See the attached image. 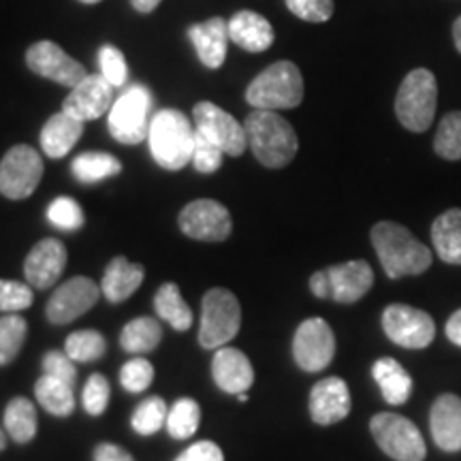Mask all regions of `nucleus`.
I'll use <instances>...</instances> for the list:
<instances>
[{
	"mask_svg": "<svg viewBox=\"0 0 461 461\" xmlns=\"http://www.w3.org/2000/svg\"><path fill=\"white\" fill-rule=\"evenodd\" d=\"M372 244L384 274L391 280L419 276L431 267L434 255L402 224L383 221L372 229Z\"/></svg>",
	"mask_w": 461,
	"mask_h": 461,
	"instance_id": "1",
	"label": "nucleus"
},
{
	"mask_svg": "<svg viewBox=\"0 0 461 461\" xmlns=\"http://www.w3.org/2000/svg\"><path fill=\"white\" fill-rule=\"evenodd\" d=\"M248 146L252 148L257 160L269 169H282L295 158L299 141L297 132L288 120L276 112L255 109L244 122Z\"/></svg>",
	"mask_w": 461,
	"mask_h": 461,
	"instance_id": "2",
	"label": "nucleus"
},
{
	"mask_svg": "<svg viewBox=\"0 0 461 461\" xmlns=\"http://www.w3.org/2000/svg\"><path fill=\"white\" fill-rule=\"evenodd\" d=\"M194 124L177 109H160L152 115L148 143L152 158L169 171H180L193 160Z\"/></svg>",
	"mask_w": 461,
	"mask_h": 461,
	"instance_id": "3",
	"label": "nucleus"
},
{
	"mask_svg": "<svg viewBox=\"0 0 461 461\" xmlns=\"http://www.w3.org/2000/svg\"><path fill=\"white\" fill-rule=\"evenodd\" d=\"M248 105L265 112L295 109L303 101V77L295 62L280 60L252 79L246 90Z\"/></svg>",
	"mask_w": 461,
	"mask_h": 461,
	"instance_id": "4",
	"label": "nucleus"
},
{
	"mask_svg": "<svg viewBox=\"0 0 461 461\" xmlns=\"http://www.w3.org/2000/svg\"><path fill=\"white\" fill-rule=\"evenodd\" d=\"M438 107V82L428 68H414L403 77L395 96V113L403 129L425 132L434 124Z\"/></svg>",
	"mask_w": 461,
	"mask_h": 461,
	"instance_id": "5",
	"label": "nucleus"
},
{
	"mask_svg": "<svg viewBox=\"0 0 461 461\" xmlns=\"http://www.w3.org/2000/svg\"><path fill=\"white\" fill-rule=\"evenodd\" d=\"M241 325V308L238 297L227 288H212L203 297L201 310L199 344L207 350L227 346L238 336Z\"/></svg>",
	"mask_w": 461,
	"mask_h": 461,
	"instance_id": "6",
	"label": "nucleus"
},
{
	"mask_svg": "<svg viewBox=\"0 0 461 461\" xmlns=\"http://www.w3.org/2000/svg\"><path fill=\"white\" fill-rule=\"evenodd\" d=\"M152 95L146 86H131L109 109V131L115 141L124 146H135L148 140L152 122Z\"/></svg>",
	"mask_w": 461,
	"mask_h": 461,
	"instance_id": "7",
	"label": "nucleus"
},
{
	"mask_svg": "<svg viewBox=\"0 0 461 461\" xmlns=\"http://www.w3.org/2000/svg\"><path fill=\"white\" fill-rule=\"evenodd\" d=\"M376 445L395 461H423L428 457L423 436L412 420L395 412H380L370 420Z\"/></svg>",
	"mask_w": 461,
	"mask_h": 461,
	"instance_id": "8",
	"label": "nucleus"
},
{
	"mask_svg": "<svg viewBox=\"0 0 461 461\" xmlns=\"http://www.w3.org/2000/svg\"><path fill=\"white\" fill-rule=\"evenodd\" d=\"M43 177V158L31 146H14L0 160V194L28 199Z\"/></svg>",
	"mask_w": 461,
	"mask_h": 461,
	"instance_id": "9",
	"label": "nucleus"
},
{
	"mask_svg": "<svg viewBox=\"0 0 461 461\" xmlns=\"http://www.w3.org/2000/svg\"><path fill=\"white\" fill-rule=\"evenodd\" d=\"M383 330L402 348H428L436 338V322L428 312L412 305L391 303L383 312Z\"/></svg>",
	"mask_w": 461,
	"mask_h": 461,
	"instance_id": "10",
	"label": "nucleus"
},
{
	"mask_svg": "<svg viewBox=\"0 0 461 461\" xmlns=\"http://www.w3.org/2000/svg\"><path fill=\"white\" fill-rule=\"evenodd\" d=\"M194 131L214 141L229 157H241L248 148V135L244 124H240L233 115L218 107L216 103L201 101L193 109Z\"/></svg>",
	"mask_w": 461,
	"mask_h": 461,
	"instance_id": "11",
	"label": "nucleus"
},
{
	"mask_svg": "<svg viewBox=\"0 0 461 461\" xmlns=\"http://www.w3.org/2000/svg\"><path fill=\"white\" fill-rule=\"evenodd\" d=\"M336 355V336L322 319H308L293 338V357L303 372H322Z\"/></svg>",
	"mask_w": 461,
	"mask_h": 461,
	"instance_id": "12",
	"label": "nucleus"
},
{
	"mask_svg": "<svg viewBox=\"0 0 461 461\" xmlns=\"http://www.w3.org/2000/svg\"><path fill=\"white\" fill-rule=\"evenodd\" d=\"M180 229L190 240L224 241L233 230L229 210L212 199L190 201L180 214Z\"/></svg>",
	"mask_w": 461,
	"mask_h": 461,
	"instance_id": "13",
	"label": "nucleus"
},
{
	"mask_svg": "<svg viewBox=\"0 0 461 461\" xmlns=\"http://www.w3.org/2000/svg\"><path fill=\"white\" fill-rule=\"evenodd\" d=\"M26 65L32 73L67 86V88H75L88 77V71L54 41H39L31 45L26 51Z\"/></svg>",
	"mask_w": 461,
	"mask_h": 461,
	"instance_id": "14",
	"label": "nucleus"
},
{
	"mask_svg": "<svg viewBox=\"0 0 461 461\" xmlns=\"http://www.w3.org/2000/svg\"><path fill=\"white\" fill-rule=\"evenodd\" d=\"M99 295L101 288L95 282L86 276H75L51 293L45 314L54 325H67L88 312L92 305L99 302Z\"/></svg>",
	"mask_w": 461,
	"mask_h": 461,
	"instance_id": "15",
	"label": "nucleus"
},
{
	"mask_svg": "<svg viewBox=\"0 0 461 461\" xmlns=\"http://www.w3.org/2000/svg\"><path fill=\"white\" fill-rule=\"evenodd\" d=\"M113 105V86L107 82L103 75H90L71 88L68 96L62 103V112H67L73 118L88 122V120L101 118L103 113H109Z\"/></svg>",
	"mask_w": 461,
	"mask_h": 461,
	"instance_id": "16",
	"label": "nucleus"
},
{
	"mask_svg": "<svg viewBox=\"0 0 461 461\" xmlns=\"http://www.w3.org/2000/svg\"><path fill=\"white\" fill-rule=\"evenodd\" d=\"M67 267V248L60 240L45 238L34 244L24 261L26 282L32 288L45 291L60 280Z\"/></svg>",
	"mask_w": 461,
	"mask_h": 461,
	"instance_id": "17",
	"label": "nucleus"
},
{
	"mask_svg": "<svg viewBox=\"0 0 461 461\" xmlns=\"http://www.w3.org/2000/svg\"><path fill=\"white\" fill-rule=\"evenodd\" d=\"M350 391L342 378H322L310 393V417L316 425H333L348 417Z\"/></svg>",
	"mask_w": 461,
	"mask_h": 461,
	"instance_id": "18",
	"label": "nucleus"
},
{
	"mask_svg": "<svg viewBox=\"0 0 461 461\" xmlns=\"http://www.w3.org/2000/svg\"><path fill=\"white\" fill-rule=\"evenodd\" d=\"M212 376L224 393L240 395L246 393L255 383V367L241 350L222 346L216 350L214 361H212Z\"/></svg>",
	"mask_w": 461,
	"mask_h": 461,
	"instance_id": "19",
	"label": "nucleus"
},
{
	"mask_svg": "<svg viewBox=\"0 0 461 461\" xmlns=\"http://www.w3.org/2000/svg\"><path fill=\"white\" fill-rule=\"evenodd\" d=\"M330 278V299L336 303H355L367 295L374 285V272L370 263L348 261L342 265H333L325 269Z\"/></svg>",
	"mask_w": 461,
	"mask_h": 461,
	"instance_id": "20",
	"label": "nucleus"
},
{
	"mask_svg": "<svg viewBox=\"0 0 461 461\" xmlns=\"http://www.w3.org/2000/svg\"><path fill=\"white\" fill-rule=\"evenodd\" d=\"M431 438L442 451H461V397L442 393L429 412Z\"/></svg>",
	"mask_w": 461,
	"mask_h": 461,
	"instance_id": "21",
	"label": "nucleus"
},
{
	"mask_svg": "<svg viewBox=\"0 0 461 461\" xmlns=\"http://www.w3.org/2000/svg\"><path fill=\"white\" fill-rule=\"evenodd\" d=\"M188 39L197 50L199 60L207 68H221L227 60L229 45V22L222 17H212L203 24H193L188 28Z\"/></svg>",
	"mask_w": 461,
	"mask_h": 461,
	"instance_id": "22",
	"label": "nucleus"
},
{
	"mask_svg": "<svg viewBox=\"0 0 461 461\" xmlns=\"http://www.w3.org/2000/svg\"><path fill=\"white\" fill-rule=\"evenodd\" d=\"M229 39L246 51H265L274 43V28L257 11H238L229 20Z\"/></svg>",
	"mask_w": 461,
	"mask_h": 461,
	"instance_id": "23",
	"label": "nucleus"
},
{
	"mask_svg": "<svg viewBox=\"0 0 461 461\" xmlns=\"http://www.w3.org/2000/svg\"><path fill=\"white\" fill-rule=\"evenodd\" d=\"M143 278H146V269L140 263H131L129 258L115 257L112 263L107 265L105 274H103L101 291L107 297V302L122 303L129 299L137 288L141 286Z\"/></svg>",
	"mask_w": 461,
	"mask_h": 461,
	"instance_id": "24",
	"label": "nucleus"
},
{
	"mask_svg": "<svg viewBox=\"0 0 461 461\" xmlns=\"http://www.w3.org/2000/svg\"><path fill=\"white\" fill-rule=\"evenodd\" d=\"M84 122L67 112H58L48 120L41 131V148L45 157L62 158L82 140Z\"/></svg>",
	"mask_w": 461,
	"mask_h": 461,
	"instance_id": "25",
	"label": "nucleus"
},
{
	"mask_svg": "<svg viewBox=\"0 0 461 461\" xmlns=\"http://www.w3.org/2000/svg\"><path fill=\"white\" fill-rule=\"evenodd\" d=\"M372 376L376 380L384 402L391 406H402L411 400L412 378L395 359H391V357L378 359L372 367Z\"/></svg>",
	"mask_w": 461,
	"mask_h": 461,
	"instance_id": "26",
	"label": "nucleus"
},
{
	"mask_svg": "<svg viewBox=\"0 0 461 461\" xmlns=\"http://www.w3.org/2000/svg\"><path fill=\"white\" fill-rule=\"evenodd\" d=\"M431 241L442 261L461 265V210L453 207L436 218L431 224Z\"/></svg>",
	"mask_w": 461,
	"mask_h": 461,
	"instance_id": "27",
	"label": "nucleus"
},
{
	"mask_svg": "<svg viewBox=\"0 0 461 461\" xmlns=\"http://www.w3.org/2000/svg\"><path fill=\"white\" fill-rule=\"evenodd\" d=\"M37 408L26 397H14L5 411L3 428L17 445H28L37 436Z\"/></svg>",
	"mask_w": 461,
	"mask_h": 461,
	"instance_id": "28",
	"label": "nucleus"
},
{
	"mask_svg": "<svg viewBox=\"0 0 461 461\" xmlns=\"http://www.w3.org/2000/svg\"><path fill=\"white\" fill-rule=\"evenodd\" d=\"M75 384H68L65 380L43 374L34 384V395L37 402L54 417H68L75 411Z\"/></svg>",
	"mask_w": 461,
	"mask_h": 461,
	"instance_id": "29",
	"label": "nucleus"
},
{
	"mask_svg": "<svg viewBox=\"0 0 461 461\" xmlns=\"http://www.w3.org/2000/svg\"><path fill=\"white\" fill-rule=\"evenodd\" d=\"M154 310H157L158 319L169 322L176 331H188L194 321L193 310L184 302L180 288L173 282H167L158 288L157 297H154Z\"/></svg>",
	"mask_w": 461,
	"mask_h": 461,
	"instance_id": "30",
	"label": "nucleus"
},
{
	"mask_svg": "<svg viewBox=\"0 0 461 461\" xmlns=\"http://www.w3.org/2000/svg\"><path fill=\"white\" fill-rule=\"evenodd\" d=\"M163 338L158 321L149 319V316H140V319L126 322L122 333H120V344L126 353L132 355H146L154 350Z\"/></svg>",
	"mask_w": 461,
	"mask_h": 461,
	"instance_id": "31",
	"label": "nucleus"
},
{
	"mask_svg": "<svg viewBox=\"0 0 461 461\" xmlns=\"http://www.w3.org/2000/svg\"><path fill=\"white\" fill-rule=\"evenodd\" d=\"M71 169L82 184H96L118 176L122 171V163L107 152H84L73 158Z\"/></svg>",
	"mask_w": 461,
	"mask_h": 461,
	"instance_id": "32",
	"label": "nucleus"
},
{
	"mask_svg": "<svg viewBox=\"0 0 461 461\" xmlns=\"http://www.w3.org/2000/svg\"><path fill=\"white\" fill-rule=\"evenodd\" d=\"M201 423V408L193 397H182L169 408L167 414V431L176 440H186V438L194 436Z\"/></svg>",
	"mask_w": 461,
	"mask_h": 461,
	"instance_id": "33",
	"label": "nucleus"
},
{
	"mask_svg": "<svg viewBox=\"0 0 461 461\" xmlns=\"http://www.w3.org/2000/svg\"><path fill=\"white\" fill-rule=\"evenodd\" d=\"M28 336V322L20 314L0 319V366H9L20 355Z\"/></svg>",
	"mask_w": 461,
	"mask_h": 461,
	"instance_id": "34",
	"label": "nucleus"
},
{
	"mask_svg": "<svg viewBox=\"0 0 461 461\" xmlns=\"http://www.w3.org/2000/svg\"><path fill=\"white\" fill-rule=\"evenodd\" d=\"M107 350L105 338L101 336L99 331L84 330L75 331L67 338L65 342V353L71 357L75 363H90L101 359Z\"/></svg>",
	"mask_w": 461,
	"mask_h": 461,
	"instance_id": "35",
	"label": "nucleus"
},
{
	"mask_svg": "<svg viewBox=\"0 0 461 461\" xmlns=\"http://www.w3.org/2000/svg\"><path fill=\"white\" fill-rule=\"evenodd\" d=\"M167 414H169V408L163 397H148L135 408L131 425L140 436H152L167 423Z\"/></svg>",
	"mask_w": 461,
	"mask_h": 461,
	"instance_id": "36",
	"label": "nucleus"
},
{
	"mask_svg": "<svg viewBox=\"0 0 461 461\" xmlns=\"http://www.w3.org/2000/svg\"><path fill=\"white\" fill-rule=\"evenodd\" d=\"M434 149L447 160H461V112H451L440 120Z\"/></svg>",
	"mask_w": 461,
	"mask_h": 461,
	"instance_id": "37",
	"label": "nucleus"
},
{
	"mask_svg": "<svg viewBox=\"0 0 461 461\" xmlns=\"http://www.w3.org/2000/svg\"><path fill=\"white\" fill-rule=\"evenodd\" d=\"M48 221L56 229L77 230L84 227V210L77 201L71 197H58L48 207Z\"/></svg>",
	"mask_w": 461,
	"mask_h": 461,
	"instance_id": "38",
	"label": "nucleus"
},
{
	"mask_svg": "<svg viewBox=\"0 0 461 461\" xmlns=\"http://www.w3.org/2000/svg\"><path fill=\"white\" fill-rule=\"evenodd\" d=\"M154 380V366L143 357H135V359L126 361L120 370V384L129 393H141L146 391Z\"/></svg>",
	"mask_w": 461,
	"mask_h": 461,
	"instance_id": "39",
	"label": "nucleus"
},
{
	"mask_svg": "<svg viewBox=\"0 0 461 461\" xmlns=\"http://www.w3.org/2000/svg\"><path fill=\"white\" fill-rule=\"evenodd\" d=\"M32 286L15 280H0V312L17 314L22 310L31 308Z\"/></svg>",
	"mask_w": 461,
	"mask_h": 461,
	"instance_id": "40",
	"label": "nucleus"
},
{
	"mask_svg": "<svg viewBox=\"0 0 461 461\" xmlns=\"http://www.w3.org/2000/svg\"><path fill=\"white\" fill-rule=\"evenodd\" d=\"M99 67L101 75L107 79L113 88L124 86L129 79V67H126V58L122 51L113 45H103L99 51Z\"/></svg>",
	"mask_w": 461,
	"mask_h": 461,
	"instance_id": "41",
	"label": "nucleus"
},
{
	"mask_svg": "<svg viewBox=\"0 0 461 461\" xmlns=\"http://www.w3.org/2000/svg\"><path fill=\"white\" fill-rule=\"evenodd\" d=\"M109 393H112V389H109L107 378L103 374H92L82 393L86 412L92 414V417H101L109 403Z\"/></svg>",
	"mask_w": 461,
	"mask_h": 461,
	"instance_id": "42",
	"label": "nucleus"
},
{
	"mask_svg": "<svg viewBox=\"0 0 461 461\" xmlns=\"http://www.w3.org/2000/svg\"><path fill=\"white\" fill-rule=\"evenodd\" d=\"M222 157L224 152L216 146L214 141H210L207 137L201 135V132L194 135L193 160H190V163H193V167L199 173H214L216 169H221Z\"/></svg>",
	"mask_w": 461,
	"mask_h": 461,
	"instance_id": "43",
	"label": "nucleus"
},
{
	"mask_svg": "<svg viewBox=\"0 0 461 461\" xmlns=\"http://www.w3.org/2000/svg\"><path fill=\"white\" fill-rule=\"evenodd\" d=\"M286 7L299 20L314 22H330L333 15V0H286Z\"/></svg>",
	"mask_w": 461,
	"mask_h": 461,
	"instance_id": "44",
	"label": "nucleus"
},
{
	"mask_svg": "<svg viewBox=\"0 0 461 461\" xmlns=\"http://www.w3.org/2000/svg\"><path fill=\"white\" fill-rule=\"evenodd\" d=\"M41 366H43V374H50V376L65 380V383H68V384L77 383L75 361L67 353H60V350H50V353L43 357Z\"/></svg>",
	"mask_w": 461,
	"mask_h": 461,
	"instance_id": "45",
	"label": "nucleus"
},
{
	"mask_svg": "<svg viewBox=\"0 0 461 461\" xmlns=\"http://www.w3.org/2000/svg\"><path fill=\"white\" fill-rule=\"evenodd\" d=\"M176 461H224V455L214 442L201 440L190 445Z\"/></svg>",
	"mask_w": 461,
	"mask_h": 461,
	"instance_id": "46",
	"label": "nucleus"
},
{
	"mask_svg": "<svg viewBox=\"0 0 461 461\" xmlns=\"http://www.w3.org/2000/svg\"><path fill=\"white\" fill-rule=\"evenodd\" d=\"M95 461H135L131 453H126L122 447L112 445V442H103L96 447Z\"/></svg>",
	"mask_w": 461,
	"mask_h": 461,
	"instance_id": "47",
	"label": "nucleus"
},
{
	"mask_svg": "<svg viewBox=\"0 0 461 461\" xmlns=\"http://www.w3.org/2000/svg\"><path fill=\"white\" fill-rule=\"evenodd\" d=\"M310 291L314 293V297L330 299V278H327L325 269L312 274V278H310Z\"/></svg>",
	"mask_w": 461,
	"mask_h": 461,
	"instance_id": "48",
	"label": "nucleus"
},
{
	"mask_svg": "<svg viewBox=\"0 0 461 461\" xmlns=\"http://www.w3.org/2000/svg\"><path fill=\"white\" fill-rule=\"evenodd\" d=\"M447 338L451 339L455 346H461V310H457L447 322Z\"/></svg>",
	"mask_w": 461,
	"mask_h": 461,
	"instance_id": "49",
	"label": "nucleus"
},
{
	"mask_svg": "<svg viewBox=\"0 0 461 461\" xmlns=\"http://www.w3.org/2000/svg\"><path fill=\"white\" fill-rule=\"evenodd\" d=\"M160 3H163V0H131L132 9H135L137 14H152Z\"/></svg>",
	"mask_w": 461,
	"mask_h": 461,
	"instance_id": "50",
	"label": "nucleus"
},
{
	"mask_svg": "<svg viewBox=\"0 0 461 461\" xmlns=\"http://www.w3.org/2000/svg\"><path fill=\"white\" fill-rule=\"evenodd\" d=\"M453 41H455V48H457L461 54V15L455 20V24H453Z\"/></svg>",
	"mask_w": 461,
	"mask_h": 461,
	"instance_id": "51",
	"label": "nucleus"
},
{
	"mask_svg": "<svg viewBox=\"0 0 461 461\" xmlns=\"http://www.w3.org/2000/svg\"><path fill=\"white\" fill-rule=\"evenodd\" d=\"M7 431H5V428H0V451H5V447H7Z\"/></svg>",
	"mask_w": 461,
	"mask_h": 461,
	"instance_id": "52",
	"label": "nucleus"
},
{
	"mask_svg": "<svg viewBox=\"0 0 461 461\" xmlns=\"http://www.w3.org/2000/svg\"><path fill=\"white\" fill-rule=\"evenodd\" d=\"M79 3H86V5H95V3H101V0H79Z\"/></svg>",
	"mask_w": 461,
	"mask_h": 461,
	"instance_id": "53",
	"label": "nucleus"
},
{
	"mask_svg": "<svg viewBox=\"0 0 461 461\" xmlns=\"http://www.w3.org/2000/svg\"><path fill=\"white\" fill-rule=\"evenodd\" d=\"M238 400H240V402H248V395H246V393H240Z\"/></svg>",
	"mask_w": 461,
	"mask_h": 461,
	"instance_id": "54",
	"label": "nucleus"
}]
</instances>
